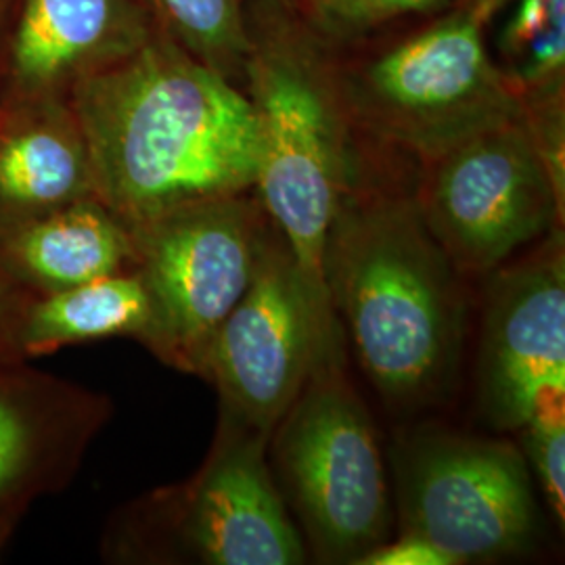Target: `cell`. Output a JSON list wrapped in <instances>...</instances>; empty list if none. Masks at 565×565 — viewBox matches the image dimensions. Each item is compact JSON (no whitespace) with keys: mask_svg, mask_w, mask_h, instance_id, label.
Returning a JSON list of instances; mask_svg holds the SVG:
<instances>
[{"mask_svg":"<svg viewBox=\"0 0 565 565\" xmlns=\"http://www.w3.org/2000/svg\"><path fill=\"white\" fill-rule=\"evenodd\" d=\"M419 163L366 142L324 245L343 338L387 406L415 413L457 387L467 333L463 275L427 228Z\"/></svg>","mask_w":565,"mask_h":565,"instance_id":"6da1fadb","label":"cell"},{"mask_svg":"<svg viewBox=\"0 0 565 565\" xmlns=\"http://www.w3.org/2000/svg\"><path fill=\"white\" fill-rule=\"evenodd\" d=\"M67 99L95 193L128 231L256 189L263 142L247 95L160 32Z\"/></svg>","mask_w":565,"mask_h":565,"instance_id":"7a4b0ae2","label":"cell"},{"mask_svg":"<svg viewBox=\"0 0 565 565\" xmlns=\"http://www.w3.org/2000/svg\"><path fill=\"white\" fill-rule=\"evenodd\" d=\"M242 90L260 128L256 195L319 306L333 315L323 260L329 228L363 168L366 141L343 102L335 42L306 13L247 2Z\"/></svg>","mask_w":565,"mask_h":565,"instance_id":"3957f363","label":"cell"},{"mask_svg":"<svg viewBox=\"0 0 565 565\" xmlns=\"http://www.w3.org/2000/svg\"><path fill=\"white\" fill-rule=\"evenodd\" d=\"M507 0H457L392 36L335 42L343 102L364 141L424 166L524 105L488 46Z\"/></svg>","mask_w":565,"mask_h":565,"instance_id":"277c9868","label":"cell"},{"mask_svg":"<svg viewBox=\"0 0 565 565\" xmlns=\"http://www.w3.org/2000/svg\"><path fill=\"white\" fill-rule=\"evenodd\" d=\"M268 438L221 415L198 473L124 507L103 534V555L121 564L308 562L268 463Z\"/></svg>","mask_w":565,"mask_h":565,"instance_id":"5b68a950","label":"cell"},{"mask_svg":"<svg viewBox=\"0 0 565 565\" xmlns=\"http://www.w3.org/2000/svg\"><path fill=\"white\" fill-rule=\"evenodd\" d=\"M268 463L317 562L354 564L390 539L382 448L363 398L324 356L268 438Z\"/></svg>","mask_w":565,"mask_h":565,"instance_id":"8992f818","label":"cell"},{"mask_svg":"<svg viewBox=\"0 0 565 565\" xmlns=\"http://www.w3.org/2000/svg\"><path fill=\"white\" fill-rule=\"evenodd\" d=\"M268 216L254 191L193 203L132 228L149 298L142 343L158 361L202 373L207 348L252 281Z\"/></svg>","mask_w":565,"mask_h":565,"instance_id":"52a82bcc","label":"cell"},{"mask_svg":"<svg viewBox=\"0 0 565 565\" xmlns=\"http://www.w3.org/2000/svg\"><path fill=\"white\" fill-rule=\"evenodd\" d=\"M564 195L524 114L419 166L417 203L446 256L488 275L564 221Z\"/></svg>","mask_w":565,"mask_h":565,"instance_id":"ba28073f","label":"cell"},{"mask_svg":"<svg viewBox=\"0 0 565 565\" xmlns=\"http://www.w3.org/2000/svg\"><path fill=\"white\" fill-rule=\"evenodd\" d=\"M401 532L431 541L457 564L524 553L539 527L525 455L509 440L419 429L394 446Z\"/></svg>","mask_w":565,"mask_h":565,"instance_id":"9c48e42d","label":"cell"},{"mask_svg":"<svg viewBox=\"0 0 565 565\" xmlns=\"http://www.w3.org/2000/svg\"><path fill=\"white\" fill-rule=\"evenodd\" d=\"M343 350L277 228L264 231L252 281L207 348L200 377L216 387L221 415L270 436L317 364Z\"/></svg>","mask_w":565,"mask_h":565,"instance_id":"30bf717a","label":"cell"},{"mask_svg":"<svg viewBox=\"0 0 565 565\" xmlns=\"http://www.w3.org/2000/svg\"><path fill=\"white\" fill-rule=\"evenodd\" d=\"M476 398L486 425L520 431L541 408L565 403V249L562 228L486 291Z\"/></svg>","mask_w":565,"mask_h":565,"instance_id":"8fae6325","label":"cell"},{"mask_svg":"<svg viewBox=\"0 0 565 565\" xmlns=\"http://www.w3.org/2000/svg\"><path fill=\"white\" fill-rule=\"evenodd\" d=\"M114 404L30 361L0 363V520L20 527L44 499L67 490Z\"/></svg>","mask_w":565,"mask_h":565,"instance_id":"7c38bea8","label":"cell"},{"mask_svg":"<svg viewBox=\"0 0 565 565\" xmlns=\"http://www.w3.org/2000/svg\"><path fill=\"white\" fill-rule=\"evenodd\" d=\"M158 30L135 0H23L11 42V99L67 97Z\"/></svg>","mask_w":565,"mask_h":565,"instance_id":"4fadbf2b","label":"cell"},{"mask_svg":"<svg viewBox=\"0 0 565 565\" xmlns=\"http://www.w3.org/2000/svg\"><path fill=\"white\" fill-rule=\"evenodd\" d=\"M97 198L67 97L9 99L0 114V226Z\"/></svg>","mask_w":565,"mask_h":565,"instance_id":"5bb4252c","label":"cell"},{"mask_svg":"<svg viewBox=\"0 0 565 565\" xmlns=\"http://www.w3.org/2000/svg\"><path fill=\"white\" fill-rule=\"evenodd\" d=\"M0 268L32 298L49 296L135 270V242L99 198H86L0 226Z\"/></svg>","mask_w":565,"mask_h":565,"instance_id":"9a60e30c","label":"cell"},{"mask_svg":"<svg viewBox=\"0 0 565 565\" xmlns=\"http://www.w3.org/2000/svg\"><path fill=\"white\" fill-rule=\"evenodd\" d=\"M149 324V298L135 270L36 296L21 324L23 361H34L76 343L109 338L141 342Z\"/></svg>","mask_w":565,"mask_h":565,"instance_id":"2e32d148","label":"cell"},{"mask_svg":"<svg viewBox=\"0 0 565 565\" xmlns=\"http://www.w3.org/2000/svg\"><path fill=\"white\" fill-rule=\"evenodd\" d=\"M497 51L524 107L564 102L565 0H515Z\"/></svg>","mask_w":565,"mask_h":565,"instance_id":"e0dca14e","label":"cell"},{"mask_svg":"<svg viewBox=\"0 0 565 565\" xmlns=\"http://www.w3.org/2000/svg\"><path fill=\"white\" fill-rule=\"evenodd\" d=\"M153 28L242 88L249 55L247 0H135Z\"/></svg>","mask_w":565,"mask_h":565,"instance_id":"ac0fdd59","label":"cell"},{"mask_svg":"<svg viewBox=\"0 0 565 565\" xmlns=\"http://www.w3.org/2000/svg\"><path fill=\"white\" fill-rule=\"evenodd\" d=\"M457 0H323L306 18L333 42H350L382 32L390 23L434 15Z\"/></svg>","mask_w":565,"mask_h":565,"instance_id":"d6986e66","label":"cell"},{"mask_svg":"<svg viewBox=\"0 0 565 565\" xmlns=\"http://www.w3.org/2000/svg\"><path fill=\"white\" fill-rule=\"evenodd\" d=\"M524 434L525 461L543 486L546 503L559 524L565 520V403L541 408L520 429Z\"/></svg>","mask_w":565,"mask_h":565,"instance_id":"ffe728a7","label":"cell"},{"mask_svg":"<svg viewBox=\"0 0 565 565\" xmlns=\"http://www.w3.org/2000/svg\"><path fill=\"white\" fill-rule=\"evenodd\" d=\"M359 565H455L443 548L415 532H401L396 541H385L369 551Z\"/></svg>","mask_w":565,"mask_h":565,"instance_id":"44dd1931","label":"cell"},{"mask_svg":"<svg viewBox=\"0 0 565 565\" xmlns=\"http://www.w3.org/2000/svg\"><path fill=\"white\" fill-rule=\"evenodd\" d=\"M30 300L32 296L11 281L0 268V363L23 361L20 333Z\"/></svg>","mask_w":565,"mask_h":565,"instance_id":"7402d4cb","label":"cell"},{"mask_svg":"<svg viewBox=\"0 0 565 565\" xmlns=\"http://www.w3.org/2000/svg\"><path fill=\"white\" fill-rule=\"evenodd\" d=\"M15 532H18V525L9 524V522H2V520H0V557L4 555L7 546L13 541Z\"/></svg>","mask_w":565,"mask_h":565,"instance_id":"603a6c76","label":"cell"},{"mask_svg":"<svg viewBox=\"0 0 565 565\" xmlns=\"http://www.w3.org/2000/svg\"><path fill=\"white\" fill-rule=\"evenodd\" d=\"M247 2H249V0H247ZM260 2H275V4L298 9V11H302V13H306V9H308V0H260Z\"/></svg>","mask_w":565,"mask_h":565,"instance_id":"cb8c5ba5","label":"cell"},{"mask_svg":"<svg viewBox=\"0 0 565 565\" xmlns=\"http://www.w3.org/2000/svg\"><path fill=\"white\" fill-rule=\"evenodd\" d=\"M319 2H323V0H308V9H306V13H308L315 4H319Z\"/></svg>","mask_w":565,"mask_h":565,"instance_id":"d4e9b609","label":"cell"},{"mask_svg":"<svg viewBox=\"0 0 565 565\" xmlns=\"http://www.w3.org/2000/svg\"><path fill=\"white\" fill-rule=\"evenodd\" d=\"M4 103L7 102H2V97H0V114H2V109H4Z\"/></svg>","mask_w":565,"mask_h":565,"instance_id":"484cf974","label":"cell"}]
</instances>
